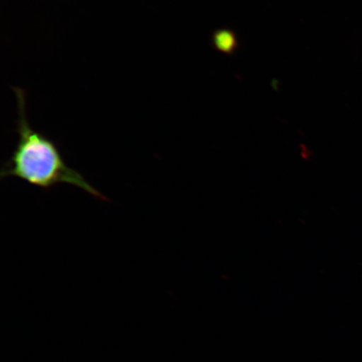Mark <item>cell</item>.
I'll return each instance as SVG.
<instances>
[{
  "mask_svg": "<svg viewBox=\"0 0 362 362\" xmlns=\"http://www.w3.org/2000/svg\"><path fill=\"white\" fill-rule=\"evenodd\" d=\"M19 141L10 160L4 163L0 177H16L33 187L49 189L58 184L75 185L94 197L107 201L78 170L66 165L55 142L31 129L25 115L24 92L16 88Z\"/></svg>",
  "mask_w": 362,
  "mask_h": 362,
  "instance_id": "cell-1",
  "label": "cell"
},
{
  "mask_svg": "<svg viewBox=\"0 0 362 362\" xmlns=\"http://www.w3.org/2000/svg\"><path fill=\"white\" fill-rule=\"evenodd\" d=\"M212 44L217 51L226 55L233 54L238 48L237 35L229 29L216 30L212 35Z\"/></svg>",
  "mask_w": 362,
  "mask_h": 362,
  "instance_id": "cell-2",
  "label": "cell"
}]
</instances>
